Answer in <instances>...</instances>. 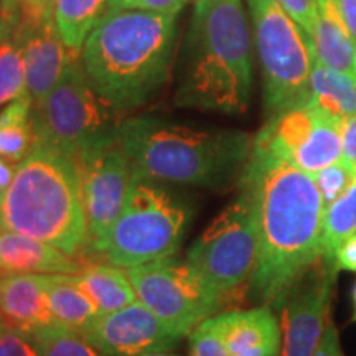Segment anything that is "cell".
<instances>
[{"label":"cell","instance_id":"cell-1","mask_svg":"<svg viewBox=\"0 0 356 356\" xmlns=\"http://www.w3.org/2000/svg\"><path fill=\"white\" fill-rule=\"evenodd\" d=\"M239 188L252 203L257 259L249 296L270 305L322 257V195L314 177L252 144Z\"/></svg>","mask_w":356,"mask_h":356},{"label":"cell","instance_id":"cell-2","mask_svg":"<svg viewBox=\"0 0 356 356\" xmlns=\"http://www.w3.org/2000/svg\"><path fill=\"white\" fill-rule=\"evenodd\" d=\"M178 48V15L109 10L79 58L89 83L115 114L154 101L170 83Z\"/></svg>","mask_w":356,"mask_h":356},{"label":"cell","instance_id":"cell-3","mask_svg":"<svg viewBox=\"0 0 356 356\" xmlns=\"http://www.w3.org/2000/svg\"><path fill=\"white\" fill-rule=\"evenodd\" d=\"M180 53L178 108L246 113L252 95V30L244 0H195Z\"/></svg>","mask_w":356,"mask_h":356},{"label":"cell","instance_id":"cell-4","mask_svg":"<svg viewBox=\"0 0 356 356\" xmlns=\"http://www.w3.org/2000/svg\"><path fill=\"white\" fill-rule=\"evenodd\" d=\"M118 142L134 173L215 190L241 180L252 149V139L243 131L186 126L155 115L124 119Z\"/></svg>","mask_w":356,"mask_h":356},{"label":"cell","instance_id":"cell-5","mask_svg":"<svg viewBox=\"0 0 356 356\" xmlns=\"http://www.w3.org/2000/svg\"><path fill=\"white\" fill-rule=\"evenodd\" d=\"M0 226L50 243L66 254L84 251L88 222L78 159L35 142L0 198Z\"/></svg>","mask_w":356,"mask_h":356},{"label":"cell","instance_id":"cell-6","mask_svg":"<svg viewBox=\"0 0 356 356\" xmlns=\"http://www.w3.org/2000/svg\"><path fill=\"white\" fill-rule=\"evenodd\" d=\"M190 220L185 198L163 181L132 172L126 202L97 256L124 269L175 256Z\"/></svg>","mask_w":356,"mask_h":356},{"label":"cell","instance_id":"cell-7","mask_svg":"<svg viewBox=\"0 0 356 356\" xmlns=\"http://www.w3.org/2000/svg\"><path fill=\"white\" fill-rule=\"evenodd\" d=\"M269 118L307 104L314 43L275 0H248Z\"/></svg>","mask_w":356,"mask_h":356},{"label":"cell","instance_id":"cell-8","mask_svg":"<svg viewBox=\"0 0 356 356\" xmlns=\"http://www.w3.org/2000/svg\"><path fill=\"white\" fill-rule=\"evenodd\" d=\"M115 113L89 83L79 53L71 56L56 86L33 104L35 142L79 157L118 139Z\"/></svg>","mask_w":356,"mask_h":356},{"label":"cell","instance_id":"cell-9","mask_svg":"<svg viewBox=\"0 0 356 356\" xmlns=\"http://www.w3.org/2000/svg\"><path fill=\"white\" fill-rule=\"evenodd\" d=\"M186 261L228 304L248 291L257 259V233L248 191L213 220L186 252Z\"/></svg>","mask_w":356,"mask_h":356},{"label":"cell","instance_id":"cell-10","mask_svg":"<svg viewBox=\"0 0 356 356\" xmlns=\"http://www.w3.org/2000/svg\"><path fill=\"white\" fill-rule=\"evenodd\" d=\"M134 291L145 307L181 338L225 307L186 259L177 256L127 267Z\"/></svg>","mask_w":356,"mask_h":356},{"label":"cell","instance_id":"cell-11","mask_svg":"<svg viewBox=\"0 0 356 356\" xmlns=\"http://www.w3.org/2000/svg\"><path fill=\"white\" fill-rule=\"evenodd\" d=\"M341 121L310 104L269 118L252 144L310 175L341 159Z\"/></svg>","mask_w":356,"mask_h":356},{"label":"cell","instance_id":"cell-12","mask_svg":"<svg viewBox=\"0 0 356 356\" xmlns=\"http://www.w3.org/2000/svg\"><path fill=\"white\" fill-rule=\"evenodd\" d=\"M78 163L88 222L86 249L97 254L126 202L132 167L118 139L83 152Z\"/></svg>","mask_w":356,"mask_h":356},{"label":"cell","instance_id":"cell-13","mask_svg":"<svg viewBox=\"0 0 356 356\" xmlns=\"http://www.w3.org/2000/svg\"><path fill=\"white\" fill-rule=\"evenodd\" d=\"M337 267L323 257L307 269L273 304L280 310V356H312L330 314Z\"/></svg>","mask_w":356,"mask_h":356},{"label":"cell","instance_id":"cell-14","mask_svg":"<svg viewBox=\"0 0 356 356\" xmlns=\"http://www.w3.org/2000/svg\"><path fill=\"white\" fill-rule=\"evenodd\" d=\"M81 333L104 356H144L173 350L184 340L139 299L124 309L101 314Z\"/></svg>","mask_w":356,"mask_h":356},{"label":"cell","instance_id":"cell-15","mask_svg":"<svg viewBox=\"0 0 356 356\" xmlns=\"http://www.w3.org/2000/svg\"><path fill=\"white\" fill-rule=\"evenodd\" d=\"M17 33L24 47L26 95L37 104L56 86L76 51H71L61 40L53 15L38 20H22Z\"/></svg>","mask_w":356,"mask_h":356},{"label":"cell","instance_id":"cell-16","mask_svg":"<svg viewBox=\"0 0 356 356\" xmlns=\"http://www.w3.org/2000/svg\"><path fill=\"white\" fill-rule=\"evenodd\" d=\"M231 356H280L282 328L270 305L210 317Z\"/></svg>","mask_w":356,"mask_h":356},{"label":"cell","instance_id":"cell-17","mask_svg":"<svg viewBox=\"0 0 356 356\" xmlns=\"http://www.w3.org/2000/svg\"><path fill=\"white\" fill-rule=\"evenodd\" d=\"M0 315L8 330L33 333L58 323L43 287V274L0 273Z\"/></svg>","mask_w":356,"mask_h":356},{"label":"cell","instance_id":"cell-18","mask_svg":"<svg viewBox=\"0 0 356 356\" xmlns=\"http://www.w3.org/2000/svg\"><path fill=\"white\" fill-rule=\"evenodd\" d=\"M83 267L76 256L50 243L15 231H0V273L78 274Z\"/></svg>","mask_w":356,"mask_h":356},{"label":"cell","instance_id":"cell-19","mask_svg":"<svg viewBox=\"0 0 356 356\" xmlns=\"http://www.w3.org/2000/svg\"><path fill=\"white\" fill-rule=\"evenodd\" d=\"M312 43L320 63L356 79V43L345 22L341 0H317Z\"/></svg>","mask_w":356,"mask_h":356},{"label":"cell","instance_id":"cell-20","mask_svg":"<svg viewBox=\"0 0 356 356\" xmlns=\"http://www.w3.org/2000/svg\"><path fill=\"white\" fill-rule=\"evenodd\" d=\"M43 287L53 317L65 327L84 332L101 315L73 274H43Z\"/></svg>","mask_w":356,"mask_h":356},{"label":"cell","instance_id":"cell-21","mask_svg":"<svg viewBox=\"0 0 356 356\" xmlns=\"http://www.w3.org/2000/svg\"><path fill=\"white\" fill-rule=\"evenodd\" d=\"M73 279L101 314L124 309L137 300V293L124 267L109 262L84 266L78 274H73Z\"/></svg>","mask_w":356,"mask_h":356},{"label":"cell","instance_id":"cell-22","mask_svg":"<svg viewBox=\"0 0 356 356\" xmlns=\"http://www.w3.org/2000/svg\"><path fill=\"white\" fill-rule=\"evenodd\" d=\"M307 104L325 111L338 121L356 114V79L328 68L315 58L312 66Z\"/></svg>","mask_w":356,"mask_h":356},{"label":"cell","instance_id":"cell-23","mask_svg":"<svg viewBox=\"0 0 356 356\" xmlns=\"http://www.w3.org/2000/svg\"><path fill=\"white\" fill-rule=\"evenodd\" d=\"M108 12V0H55L53 22L66 47L79 53L89 33Z\"/></svg>","mask_w":356,"mask_h":356},{"label":"cell","instance_id":"cell-24","mask_svg":"<svg viewBox=\"0 0 356 356\" xmlns=\"http://www.w3.org/2000/svg\"><path fill=\"white\" fill-rule=\"evenodd\" d=\"M33 101L29 95L8 102L0 113V157L19 163L35 145Z\"/></svg>","mask_w":356,"mask_h":356},{"label":"cell","instance_id":"cell-25","mask_svg":"<svg viewBox=\"0 0 356 356\" xmlns=\"http://www.w3.org/2000/svg\"><path fill=\"white\" fill-rule=\"evenodd\" d=\"M356 231V175L343 193L325 208L322 257L332 262L341 241Z\"/></svg>","mask_w":356,"mask_h":356},{"label":"cell","instance_id":"cell-26","mask_svg":"<svg viewBox=\"0 0 356 356\" xmlns=\"http://www.w3.org/2000/svg\"><path fill=\"white\" fill-rule=\"evenodd\" d=\"M26 95L25 56L17 32L0 29V108Z\"/></svg>","mask_w":356,"mask_h":356},{"label":"cell","instance_id":"cell-27","mask_svg":"<svg viewBox=\"0 0 356 356\" xmlns=\"http://www.w3.org/2000/svg\"><path fill=\"white\" fill-rule=\"evenodd\" d=\"M42 356H104L81 332L61 323L29 333Z\"/></svg>","mask_w":356,"mask_h":356},{"label":"cell","instance_id":"cell-28","mask_svg":"<svg viewBox=\"0 0 356 356\" xmlns=\"http://www.w3.org/2000/svg\"><path fill=\"white\" fill-rule=\"evenodd\" d=\"M355 175L356 172L351 170L341 159L338 160V162L332 163V165L322 168V170L315 173V175H312L314 177L315 184H317L320 195H322L325 208L330 207V204L348 188V185L351 184Z\"/></svg>","mask_w":356,"mask_h":356},{"label":"cell","instance_id":"cell-29","mask_svg":"<svg viewBox=\"0 0 356 356\" xmlns=\"http://www.w3.org/2000/svg\"><path fill=\"white\" fill-rule=\"evenodd\" d=\"M190 356H231L225 341L210 318H207L188 335Z\"/></svg>","mask_w":356,"mask_h":356},{"label":"cell","instance_id":"cell-30","mask_svg":"<svg viewBox=\"0 0 356 356\" xmlns=\"http://www.w3.org/2000/svg\"><path fill=\"white\" fill-rule=\"evenodd\" d=\"M190 0H108L109 10H142L178 15Z\"/></svg>","mask_w":356,"mask_h":356},{"label":"cell","instance_id":"cell-31","mask_svg":"<svg viewBox=\"0 0 356 356\" xmlns=\"http://www.w3.org/2000/svg\"><path fill=\"white\" fill-rule=\"evenodd\" d=\"M312 40L317 22V0H275Z\"/></svg>","mask_w":356,"mask_h":356},{"label":"cell","instance_id":"cell-32","mask_svg":"<svg viewBox=\"0 0 356 356\" xmlns=\"http://www.w3.org/2000/svg\"><path fill=\"white\" fill-rule=\"evenodd\" d=\"M0 356H42L29 333L7 330L0 337Z\"/></svg>","mask_w":356,"mask_h":356},{"label":"cell","instance_id":"cell-33","mask_svg":"<svg viewBox=\"0 0 356 356\" xmlns=\"http://www.w3.org/2000/svg\"><path fill=\"white\" fill-rule=\"evenodd\" d=\"M341 160L356 172V114L341 121Z\"/></svg>","mask_w":356,"mask_h":356},{"label":"cell","instance_id":"cell-34","mask_svg":"<svg viewBox=\"0 0 356 356\" xmlns=\"http://www.w3.org/2000/svg\"><path fill=\"white\" fill-rule=\"evenodd\" d=\"M333 264L337 270H350L356 273V231L341 241L333 256Z\"/></svg>","mask_w":356,"mask_h":356},{"label":"cell","instance_id":"cell-35","mask_svg":"<svg viewBox=\"0 0 356 356\" xmlns=\"http://www.w3.org/2000/svg\"><path fill=\"white\" fill-rule=\"evenodd\" d=\"M25 0H0V29L17 32L22 24Z\"/></svg>","mask_w":356,"mask_h":356},{"label":"cell","instance_id":"cell-36","mask_svg":"<svg viewBox=\"0 0 356 356\" xmlns=\"http://www.w3.org/2000/svg\"><path fill=\"white\" fill-rule=\"evenodd\" d=\"M312 356H345L340 345L338 330L332 322H328L327 327H325L323 335L320 338V343L314 353H312Z\"/></svg>","mask_w":356,"mask_h":356},{"label":"cell","instance_id":"cell-37","mask_svg":"<svg viewBox=\"0 0 356 356\" xmlns=\"http://www.w3.org/2000/svg\"><path fill=\"white\" fill-rule=\"evenodd\" d=\"M55 0H25L22 20H38L53 15Z\"/></svg>","mask_w":356,"mask_h":356},{"label":"cell","instance_id":"cell-38","mask_svg":"<svg viewBox=\"0 0 356 356\" xmlns=\"http://www.w3.org/2000/svg\"><path fill=\"white\" fill-rule=\"evenodd\" d=\"M13 175H15V167L12 165L10 160L0 157V198L3 197V193L10 186Z\"/></svg>","mask_w":356,"mask_h":356},{"label":"cell","instance_id":"cell-39","mask_svg":"<svg viewBox=\"0 0 356 356\" xmlns=\"http://www.w3.org/2000/svg\"><path fill=\"white\" fill-rule=\"evenodd\" d=\"M341 10H343L345 22L356 43V0H341Z\"/></svg>","mask_w":356,"mask_h":356},{"label":"cell","instance_id":"cell-40","mask_svg":"<svg viewBox=\"0 0 356 356\" xmlns=\"http://www.w3.org/2000/svg\"><path fill=\"white\" fill-rule=\"evenodd\" d=\"M144 356H180V355L173 353L172 350H165V351H154V353H147Z\"/></svg>","mask_w":356,"mask_h":356},{"label":"cell","instance_id":"cell-41","mask_svg":"<svg viewBox=\"0 0 356 356\" xmlns=\"http://www.w3.org/2000/svg\"><path fill=\"white\" fill-rule=\"evenodd\" d=\"M8 330V327H7V323L3 322V318H2V315H0V337L3 335V333H6Z\"/></svg>","mask_w":356,"mask_h":356},{"label":"cell","instance_id":"cell-42","mask_svg":"<svg viewBox=\"0 0 356 356\" xmlns=\"http://www.w3.org/2000/svg\"><path fill=\"white\" fill-rule=\"evenodd\" d=\"M353 307H355V310H353V320L356 322V284H355V287H353Z\"/></svg>","mask_w":356,"mask_h":356},{"label":"cell","instance_id":"cell-43","mask_svg":"<svg viewBox=\"0 0 356 356\" xmlns=\"http://www.w3.org/2000/svg\"><path fill=\"white\" fill-rule=\"evenodd\" d=\"M0 229H2V226H0Z\"/></svg>","mask_w":356,"mask_h":356}]
</instances>
